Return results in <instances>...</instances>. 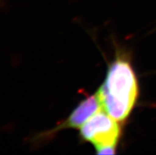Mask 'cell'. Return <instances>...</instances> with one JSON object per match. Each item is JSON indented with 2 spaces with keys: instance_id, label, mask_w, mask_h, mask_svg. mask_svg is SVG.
Instances as JSON below:
<instances>
[{
  "instance_id": "1",
  "label": "cell",
  "mask_w": 156,
  "mask_h": 155,
  "mask_svg": "<svg viewBox=\"0 0 156 155\" xmlns=\"http://www.w3.org/2000/svg\"><path fill=\"white\" fill-rule=\"evenodd\" d=\"M101 108L123 124L133 113L140 96V86L129 54L117 51L96 93Z\"/></svg>"
},
{
  "instance_id": "2",
  "label": "cell",
  "mask_w": 156,
  "mask_h": 155,
  "mask_svg": "<svg viewBox=\"0 0 156 155\" xmlns=\"http://www.w3.org/2000/svg\"><path fill=\"white\" fill-rule=\"evenodd\" d=\"M104 110L98 111L79 130V137L94 146L97 154H115L122 136V126Z\"/></svg>"
},
{
  "instance_id": "3",
  "label": "cell",
  "mask_w": 156,
  "mask_h": 155,
  "mask_svg": "<svg viewBox=\"0 0 156 155\" xmlns=\"http://www.w3.org/2000/svg\"><path fill=\"white\" fill-rule=\"evenodd\" d=\"M101 109V106L97 93L87 96L78 104L66 119L58 123L53 128L40 134L37 139L41 141H46L63 130L80 128L90 118Z\"/></svg>"
}]
</instances>
